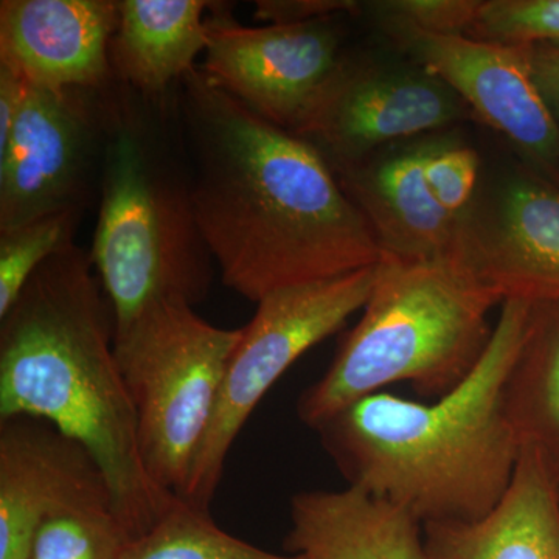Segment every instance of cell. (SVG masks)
Returning a JSON list of instances; mask_svg holds the SVG:
<instances>
[{
    "mask_svg": "<svg viewBox=\"0 0 559 559\" xmlns=\"http://www.w3.org/2000/svg\"><path fill=\"white\" fill-rule=\"evenodd\" d=\"M179 86L191 204L227 288L259 304L381 263L369 224L311 143L253 112L201 68Z\"/></svg>",
    "mask_w": 559,
    "mask_h": 559,
    "instance_id": "cell-1",
    "label": "cell"
},
{
    "mask_svg": "<svg viewBox=\"0 0 559 559\" xmlns=\"http://www.w3.org/2000/svg\"><path fill=\"white\" fill-rule=\"evenodd\" d=\"M0 419L35 417L79 441L102 466L132 538L178 502L150 479L138 412L116 355V319L91 253L69 242L0 318Z\"/></svg>",
    "mask_w": 559,
    "mask_h": 559,
    "instance_id": "cell-2",
    "label": "cell"
},
{
    "mask_svg": "<svg viewBox=\"0 0 559 559\" xmlns=\"http://www.w3.org/2000/svg\"><path fill=\"white\" fill-rule=\"evenodd\" d=\"M530 305H500L487 353L448 395L423 403L373 393L316 430L348 487L395 503L423 525L469 524L499 506L522 451L503 390Z\"/></svg>",
    "mask_w": 559,
    "mask_h": 559,
    "instance_id": "cell-3",
    "label": "cell"
},
{
    "mask_svg": "<svg viewBox=\"0 0 559 559\" xmlns=\"http://www.w3.org/2000/svg\"><path fill=\"white\" fill-rule=\"evenodd\" d=\"M502 305L454 255L382 259L355 329L319 381L301 393L300 421L318 430L349 404L407 382L439 400L468 380L495 334Z\"/></svg>",
    "mask_w": 559,
    "mask_h": 559,
    "instance_id": "cell-4",
    "label": "cell"
},
{
    "mask_svg": "<svg viewBox=\"0 0 559 559\" xmlns=\"http://www.w3.org/2000/svg\"><path fill=\"white\" fill-rule=\"evenodd\" d=\"M140 124L114 120L103 157L91 259L112 305L116 331L162 300L200 304L212 253L191 204L189 178L162 159Z\"/></svg>",
    "mask_w": 559,
    "mask_h": 559,
    "instance_id": "cell-5",
    "label": "cell"
},
{
    "mask_svg": "<svg viewBox=\"0 0 559 559\" xmlns=\"http://www.w3.org/2000/svg\"><path fill=\"white\" fill-rule=\"evenodd\" d=\"M241 329L202 319L193 305L162 300L116 331V355L138 412L150 479L182 498L218 403Z\"/></svg>",
    "mask_w": 559,
    "mask_h": 559,
    "instance_id": "cell-6",
    "label": "cell"
},
{
    "mask_svg": "<svg viewBox=\"0 0 559 559\" xmlns=\"http://www.w3.org/2000/svg\"><path fill=\"white\" fill-rule=\"evenodd\" d=\"M377 266L275 290L257 304L252 320L241 329L207 436L180 500L209 510L227 455L250 414L300 356L364 310Z\"/></svg>",
    "mask_w": 559,
    "mask_h": 559,
    "instance_id": "cell-7",
    "label": "cell"
},
{
    "mask_svg": "<svg viewBox=\"0 0 559 559\" xmlns=\"http://www.w3.org/2000/svg\"><path fill=\"white\" fill-rule=\"evenodd\" d=\"M469 117L466 103L414 61L369 64L344 58L293 132L334 170L393 143L448 131Z\"/></svg>",
    "mask_w": 559,
    "mask_h": 559,
    "instance_id": "cell-8",
    "label": "cell"
},
{
    "mask_svg": "<svg viewBox=\"0 0 559 559\" xmlns=\"http://www.w3.org/2000/svg\"><path fill=\"white\" fill-rule=\"evenodd\" d=\"M455 257L500 301H559V186L511 165L457 219Z\"/></svg>",
    "mask_w": 559,
    "mask_h": 559,
    "instance_id": "cell-9",
    "label": "cell"
},
{
    "mask_svg": "<svg viewBox=\"0 0 559 559\" xmlns=\"http://www.w3.org/2000/svg\"><path fill=\"white\" fill-rule=\"evenodd\" d=\"M388 38L443 80L473 117L506 139L521 164L559 186V124L533 79L532 46L415 32Z\"/></svg>",
    "mask_w": 559,
    "mask_h": 559,
    "instance_id": "cell-10",
    "label": "cell"
},
{
    "mask_svg": "<svg viewBox=\"0 0 559 559\" xmlns=\"http://www.w3.org/2000/svg\"><path fill=\"white\" fill-rule=\"evenodd\" d=\"M207 16L202 70L271 123L293 132L344 61L334 17L246 27L221 5Z\"/></svg>",
    "mask_w": 559,
    "mask_h": 559,
    "instance_id": "cell-11",
    "label": "cell"
},
{
    "mask_svg": "<svg viewBox=\"0 0 559 559\" xmlns=\"http://www.w3.org/2000/svg\"><path fill=\"white\" fill-rule=\"evenodd\" d=\"M94 92L27 84L16 124L0 148V230L80 212L100 131Z\"/></svg>",
    "mask_w": 559,
    "mask_h": 559,
    "instance_id": "cell-12",
    "label": "cell"
},
{
    "mask_svg": "<svg viewBox=\"0 0 559 559\" xmlns=\"http://www.w3.org/2000/svg\"><path fill=\"white\" fill-rule=\"evenodd\" d=\"M84 509L116 511L91 452L46 419H0V559H28L44 521Z\"/></svg>",
    "mask_w": 559,
    "mask_h": 559,
    "instance_id": "cell-13",
    "label": "cell"
},
{
    "mask_svg": "<svg viewBox=\"0 0 559 559\" xmlns=\"http://www.w3.org/2000/svg\"><path fill=\"white\" fill-rule=\"evenodd\" d=\"M117 24L112 0H2L0 66L40 90H103Z\"/></svg>",
    "mask_w": 559,
    "mask_h": 559,
    "instance_id": "cell-14",
    "label": "cell"
},
{
    "mask_svg": "<svg viewBox=\"0 0 559 559\" xmlns=\"http://www.w3.org/2000/svg\"><path fill=\"white\" fill-rule=\"evenodd\" d=\"M433 135L393 143L333 170L384 259L436 260L454 250L457 221L440 207L426 180Z\"/></svg>",
    "mask_w": 559,
    "mask_h": 559,
    "instance_id": "cell-15",
    "label": "cell"
},
{
    "mask_svg": "<svg viewBox=\"0 0 559 559\" xmlns=\"http://www.w3.org/2000/svg\"><path fill=\"white\" fill-rule=\"evenodd\" d=\"M426 559H559V476L522 447L509 491L469 524H428Z\"/></svg>",
    "mask_w": 559,
    "mask_h": 559,
    "instance_id": "cell-16",
    "label": "cell"
},
{
    "mask_svg": "<svg viewBox=\"0 0 559 559\" xmlns=\"http://www.w3.org/2000/svg\"><path fill=\"white\" fill-rule=\"evenodd\" d=\"M285 550L304 559H426L421 522L362 489L293 496Z\"/></svg>",
    "mask_w": 559,
    "mask_h": 559,
    "instance_id": "cell-17",
    "label": "cell"
},
{
    "mask_svg": "<svg viewBox=\"0 0 559 559\" xmlns=\"http://www.w3.org/2000/svg\"><path fill=\"white\" fill-rule=\"evenodd\" d=\"M210 5L204 0H121L110 43L112 73L150 97L164 95L205 53Z\"/></svg>",
    "mask_w": 559,
    "mask_h": 559,
    "instance_id": "cell-18",
    "label": "cell"
},
{
    "mask_svg": "<svg viewBox=\"0 0 559 559\" xmlns=\"http://www.w3.org/2000/svg\"><path fill=\"white\" fill-rule=\"evenodd\" d=\"M503 400L521 447L538 451L559 476V301L530 305Z\"/></svg>",
    "mask_w": 559,
    "mask_h": 559,
    "instance_id": "cell-19",
    "label": "cell"
},
{
    "mask_svg": "<svg viewBox=\"0 0 559 559\" xmlns=\"http://www.w3.org/2000/svg\"><path fill=\"white\" fill-rule=\"evenodd\" d=\"M124 559H304L259 549L224 532L209 510L178 500L150 532L132 540Z\"/></svg>",
    "mask_w": 559,
    "mask_h": 559,
    "instance_id": "cell-20",
    "label": "cell"
},
{
    "mask_svg": "<svg viewBox=\"0 0 559 559\" xmlns=\"http://www.w3.org/2000/svg\"><path fill=\"white\" fill-rule=\"evenodd\" d=\"M132 540L112 509L66 511L40 524L28 559H124Z\"/></svg>",
    "mask_w": 559,
    "mask_h": 559,
    "instance_id": "cell-21",
    "label": "cell"
},
{
    "mask_svg": "<svg viewBox=\"0 0 559 559\" xmlns=\"http://www.w3.org/2000/svg\"><path fill=\"white\" fill-rule=\"evenodd\" d=\"M79 215L70 210L0 230V318L10 311L33 274L72 242Z\"/></svg>",
    "mask_w": 559,
    "mask_h": 559,
    "instance_id": "cell-22",
    "label": "cell"
},
{
    "mask_svg": "<svg viewBox=\"0 0 559 559\" xmlns=\"http://www.w3.org/2000/svg\"><path fill=\"white\" fill-rule=\"evenodd\" d=\"M469 38L559 49V0H481Z\"/></svg>",
    "mask_w": 559,
    "mask_h": 559,
    "instance_id": "cell-23",
    "label": "cell"
},
{
    "mask_svg": "<svg viewBox=\"0 0 559 559\" xmlns=\"http://www.w3.org/2000/svg\"><path fill=\"white\" fill-rule=\"evenodd\" d=\"M481 0H374L362 11L385 36L415 32L426 35H468Z\"/></svg>",
    "mask_w": 559,
    "mask_h": 559,
    "instance_id": "cell-24",
    "label": "cell"
},
{
    "mask_svg": "<svg viewBox=\"0 0 559 559\" xmlns=\"http://www.w3.org/2000/svg\"><path fill=\"white\" fill-rule=\"evenodd\" d=\"M426 180L441 209L455 221L480 189V156L452 132H437L426 159Z\"/></svg>",
    "mask_w": 559,
    "mask_h": 559,
    "instance_id": "cell-25",
    "label": "cell"
},
{
    "mask_svg": "<svg viewBox=\"0 0 559 559\" xmlns=\"http://www.w3.org/2000/svg\"><path fill=\"white\" fill-rule=\"evenodd\" d=\"M359 11L362 3L355 0H259L255 3L257 20L271 25L308 24Z\"/></svg>",
    "mask_w": 559,
    "mask_h": 559,
    "instance_id": "cell-26",
    "label": "cell"
},
{
    "mask_svg": "<svg viewBox=\"0 0 559 559\" xmlns=\"http://www.w3.org/2000/svg\"><path fill=\"white\" fill-rule=\"evenodd\" d=\"M530 61L536 86L559 124V49L535 44L530 47Z\"/></svg>",
    "mask_w": 559,
    "mask_h": 559,
    "instance_id": "cell-27",
    "label": "cell"
},
{
    "mask_svg": "<svg viewBox=\"0 0 559 559\" xmlns=\"http://www.w3.org/2000/svg\"><path fill=\"white\" fill-rule=\"evenodd\" d=\"M25 91L27 83L7 66H0V148L7 145L13 132Z\"/></svg>",
    "mask_w": 559,
    "mask_h": 559,
    "instance_id": "cell-28",
    "label": "cell"
}]
</instances>
